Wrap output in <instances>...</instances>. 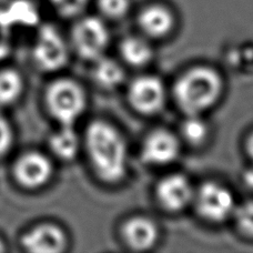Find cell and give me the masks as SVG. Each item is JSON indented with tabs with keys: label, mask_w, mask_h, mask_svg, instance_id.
<instances>
[{
	"label": "cell",
	"mask_w": 253,
	"mask_h": 253,
	"mask_svg": "<svg viewBox=\"0 0 253 253\" xmlns=\"http://www.w3.org/2000/svg\"><path fill=\"white\" fill-rule=\"evenodd\" d=\"M46 107L60 126H74L85 108L84 90L70 79L53 81L47 89Z\"/></svg>",
	"instance_id": "3957f363"
},
{
	"label": "cell",
	"mask_w": 253,
	"mask_h": 253,
	"mask_svg": "<svg viewBox=\"0 0 253 253\" xmlns=\"http://www.w3.org/2000/svg\"><path fill=\"white\" fill-rule=\"evenodd\" d=\"M88 0H50L52 6L63 17H75L84 10Z\"/></svg>",
	"instance_id": "44dd1931"
},
{
	"label": "cell",
	"mask_w": 253,
	"mask_h": 253,
	"mask_svg": "<svg viewBox=\"0 0 253 253\" xmlns=\"http://www.w3.org/2000/svg\"><path fill=\"white\" fill-rule=\"evenodd\" d=\"M49 148L58 159L63 161L75 159L80 148V140L74 126H60V129L49 138Z\"/></svg>",
	"instance_id": "5bb4252c"
},
{
	"label": "cell",
	"mask_w": 253,
	"mask_h": 253,
	"mask_svg": "<svg viewBox=\"0 0 253 253\" xmlns=\"http://www.w3.org/2000/svg\"><path fill=\"white\" fill-rule=\"evenodd\" d=\"M24 80L13 69L0 70V107L12 105L21 96Z\"/></svg>",
	"instance_id": "e0dca14e"
},
{
	"label": "cell",
	"mask_w": 253,
	"mask_h": 253,
	"mask_svg": "<svg viewBox=\"0 0 253 253\" xmlns=\"http://www.w3.org/2000/svg\"><path fill=\"white\" fill-rule=\"evenodd\" d=\"M10 52V43L6 35V31L0 28V61L6 58Z\"/></svg>",
	"instance_id": "603a6c76"
},
{
	"label": "cell",
	"mask_w": 253,
	"mask_h": 253,
	"mask_svg": "<svg viewBox=\"0 0 253 253\" xmlns=\"http://www.w3.org/2000/svg\"><path fill=\"white\" fill-rule=\"evenodd\" d=\"M243 181L248 187L253 189V167L251 169H248L243 174Z\"/></svg>",
	"instance_id": "cb8c5ba5"
},
{
	"label": "cell",
	"mask_w": 253,
	"mask_h": 253,
	"mask_svg": "<svg viewBox=\"0 0 253 253\" xmlns=\"http://www.w3.org/2000/svg\"><path fill=\"white\" fill-rule=\"evenodd\" d=\"M174 24L173 15L160 4L147 7L139 16L140 28L149 37L161 38L168 35Z\"/></svg>",
	"instance_id": "4fadbf2b"
},
{
	"label": "cell",
	"mask_w": 253,
	"mask_h": 253,
	"mask_svg": "<svg viewBox=\"0 0 253 253\" xmlns=\"http://www.w3.org/2000/svg\"><path fill=\"white\" fill-rule=\"evenodd\" d=\"M85 149L94 172L106 183H118L126 172V147L114 126L103 120L90 124L85 131Z\"/></svg>",
	"instance_id": "6da1fadb"
},
{
	"label": "cell",
	"mask_w": 253,
	"mask_h": 253,
	"mask_svg": "<svg viewBox=\"0 0 253 253\" xmlns=\"http://www.w3.org/2000/svg\"><path fill=\"white\" fill-rule=\"evenodd\" d=\"M124 70L116 61L108 58H99L93 68V79L105 89H114L123 83Z\"/></svg>",
	"instance_id": "2e32d148"
},
{
	"label": "cell",
	"mask_w": 253,
	"mask_h": 253,
	"mask_svg": "<svg viewBox=\"0 0 253 253\" xmlns=\"http://www.w3.org/2000/svg\"><path fill=\"white\" fill-rule=\"evenodd\" d=\"M98 6L103 15L112 19H118L128 12L130 1L129 0H98Z\"/></svg>",
	"instance_id": "ffe728a7"
},
{
	"label": "cell",
	"mask_w": 253,
	"mask_h": 253,
	"mask_svg": "<svg viewBox=\"0 0 253 253\" xmlns=\"http://www.w3.org/2000/svg\"><path fill=\"white\" fill-rule=\"evenodd\" d=\"M109 43V31L105 22L97 17H85L75 26L72 44L76 52L87 60H97Z\"/></svg>",
	"instance_id": "5b68a950"
},
{
	"label": "cell",
	"mask_w": 253,
	"mask_h": 253,
	"mask_svg": "<svg viewBox=\"0 0 253 253\" xmlns=\"http://www.w3.org/2000/svg\"><path fill=\"white\" fill-rule=\"evenodd\" d=\"M126 245L135 251H146L156 245L159 231L156 223L146 216H133L123 227Z\"/></svg>",
	"instance_id": "7c38bea8"
},
{
	"label": "cell",
	"mask_w": 253,
	"mask_h": 253,
	"mask_svg": "<svg viewBox=\"0 0 253 253\" xmlns=\"http://www.w3.org/2000/svg\"><path fill=\"white\" fill-rule=\"evenodd\" d=\"M222 79L215 70L198 66L188 70L174 84V98L183 112L201 115L213 107L222 93Z\"/></svg>",
	"instance_id": "7a4b0ae2"
},
{
	"label": "cell",
	"mask_w": 253,
	"mask_h": 253,
	"mask_svg": "<svg viewBox=\"0 0 253 253\" xmlns=\"http://www.w3.org/2000/svg\"><path fill=\"white\" fill-rule=\"evenodd\" d=\"M128 98L130 105L140 114L153 115L165 105V85L157 77H139L131 83Z\"/></svg>",
	"instance_id": "52a82bcc"
},
{
	"label": "cell",
	"mask_w": 253,
	"mask_h": 253,
	"mask_svg": "<svg viewBox=\"0 0 253 253\" xmlns=\"http://www.w3.org/2000/svg\"><path fill=\"white\" fill-rule=\"evenodd\" d=\"M237 227L246 237L253 238V201L242 203L233 211Z\"/></svg>",
	"instance_id": "d6986e66"
},
{
	"label": "cell",
	"mask_w": 253,
	"mask_h": 253,
	"mask_svg": "<svg viewBox=\"0 0 253 253\" xmlns=\"http://www.w3.org/2000/svg\"><path fill=\"white\" fill-rule=\"evenodd\" d=\"M182 134L189 143L199 146L206 141L209 134V126L200 115H189L182 124Z\"/></svg>",
	"instance_id": "ac0fdd59"
},
{
	"label": "cell",
	"mask_w": 253,
	"mask_h": 253,
	"mask_svg": "<svg viewBox=\"0 0 253 253\" xmlns=\"http://www.w3.org/2000/svg\"><path fill=\"white\" fill-rule=\"evenodd\" d=\"M180 146L177 137L169 131L159 129L144 140L141 149L142 160L148 165L166 166L177 159Z\"/></svg>",
	"instance_id": "9c48e42d"
},
{
	"label": "cell",
	"mask_w": 253,
	"mask_h": 253,
	"mask_svg": "<svg viewBox=\"0 0 253 253\" xmlns=\"http://www.w3.org/2000/svg\"><path fill=\"white\" fill-rule=\"evenodd\" d=\"M156 193L160 206L170 212L184 209L193 198L191 184L182 174H171L162 179Z\"/></svg>",
	"instance_id": "8fae6325"
},
{
	"label": "cell",
	"mask_w": 253,
	"mask_h": 253,
	"mask_svg": "<svg viewBox=\"0 0 253 253\" xmlns=\"http://www.w3.org/2000/svg\"><path fill=\"white\" fill-rule=\"evenodd\" d=\"M13 140L11 126L3 114L0 112V157L10 150Z\"/></svg>",
	"instance_id": "7402d4cb"
},
{
	"label": "cell",
	"mask_w": 253,
	"mask_h": 253,
	"mask_svg": "<svg viewBox=\"0 0 253 253\" xmlns=\"http://www.w3.org/2000/svg\"><path fill=\"white\" fill-rule=\"evenodd\" d=\"M124 59L131 66L142 67L152 59V48L139 37L126 38L120 48Z\"/></svg>",
	"instance_id": "9a60e30c"
},
{
	"label": "cell",
	"mask_w": 253,
	"mask_h": 253,
	"mask_svg": "<svg viewBox=\"0 0 253 253\" xmlns=\"http://www.w3.org/2000/svg\"><path fill=\"white\" fill-rule=\"evenodd\" d=\"M33 58L36 66L46 72L57 71L66 66L69 59L68 46L55 27L47 25L38 31Z\"/></svg>",
	"instance_id": "277c9868"
},
{
	"label": "cell",
	"mask_w": 253,
	"mask_h": 253,
	"mask_svg": "<svg viewBox=\"0 0 253 253\" xmlns=\"http://www.w3.org/2000/svg\"><path fill=\"white\" fill-rule=\"evenodd\" d=\"M67 237L56 224L44 223L29 230L21 238V246L33 253H59L65 250Z\"/></svg>",
	"instance_id": "30bf717a"
},
{
	"label": "cell",
	"mask_w": 253,
	"mask_h": 253,
	"mask_svg": "<svg viewBox=\"0 0 253 253\" xmlns=\"http://www.w3.org/2000/svg\"><path fill=\"white\" fill-rule=\"evenodd\" d=\"M247 151H248V155H249V157L251 158V160L253 161V133L250 135L249 138H248Z\"/></svg>",
	"instance_id": "d4e9b609"
},
{
	"label": "cell",
	"mask_w": 253,
	"mask_h": 253,
	"mask_svg": "<svg viewBox=\"0 0 253 253\" xmlns=\"http://www.w3.org/2000/svg\"><path fill=\"white\" fill-rule=\"evenodd\" d=\"M197 209L203 219L220 223L233 214L236 209L233 194L216 182L203 183L197 193Z\"/></svg>",
	"instance_id": "8992f818"
},
{
	"label": "cell",
	"mask_w": 253,
	"mask_h": 253,
	"mask_svg": "<svg viewBox=\"0 0 253 253\" xmlns=\"http://www.w3.org/2000/svg\"><path fill=\"white\" fill-rule=\"evenodd\" d=\"M52 172V164L49 158L36 151L22 155L13 167L17 182L27 189L43 187L51 179Z\"/></svg>",
	"instance_id": "ba28073f"
},
{
	"label": "cell",
	"mask_w": 253,
	"mask_h": 253,
	"mask_svg": "<svg viewBox=\"0 0 253 253\" xmlns=\"http://www.w3.org/2000/svg\"><path fill=\"white\" fill-rule=\"evenodd\" d=\"M4 250H6V249H4V246H3V242L1 241V240H0V252H3Z\"/></svg>",
	"instance_id": "484cf974"
}]
</instances>
